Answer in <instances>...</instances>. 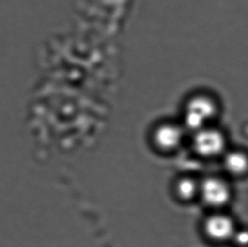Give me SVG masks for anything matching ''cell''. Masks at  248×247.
<instances>
[{"label":"cell","mask_w":248,"mask_h":247,"mask_svg":"<svg viewBox=\"0 0 248 247\" xmlns=\"http://www.w3.org/2000/svg\"><path fill=\"white\" fill-rule=\"evenodd\" d=\"M215 113L216 105L211 98L205 96L192 97L185 108V126L194 131L201 130L214 118Z\"/></svg>","instance_id":"cell-1"},{"label":"cell","mask_w":248,"mask_h":247,"mask_svg":"<svg viewBox=\"0 0 248 247\" xmlns=\"http://www.w3.org/2000/svg\"><path fill=\"white\" fill-rule=\"evenodd\" d=\"M192 142L195 151L202 157L217 156L225 147V137L221 132L206 127L196 131Z\"/></svg>","instance_id":"cell-2"},{"label":"cell","mask_w":248,"mask_h":247,"mask_svg":"<svg viewBox=\"0 0 248 247\" xmlns=\"http://www.w3.org/2000/svg\"><path fill=\"white\" fill-rule=\"evenodd\" d=\"M199 195L205 203L211 207L224 206L230 199V190L227 185L218 178H208L200 184Z\"/></svg>","instance_id":"cell-3"},{"label":"cell","mask_w":248,"mask_h":247,"mask_svg":"<svg viewBox=\"0 0 248 247\" xmlns=\"http://www.w3.org/2000/svg\"><path fill=\"white\" fill-rule=\"evenodd\" d=\"M184 130L176 124H163L155 130L154 140L156 146L164 151H172L181 146Z\"/></svg>","instance_id":"cell-4"},{"label":"cell","mask_w":248,"mask_h":247,"mask_svg":"<svg viewBox=\"0 0 248 247\" xmlns=\"http://www.w3.org/2000/svg\"><path fill=\"white\" fill-rule=\"evenodd\" d=\"M204 231L208 237L214 241H225L233 237L235 226L232 219L222 214L213 215L204 223Z\"/></svg>","instance_id":"cell-5"},{"label":"cell","mask_w":248,"mask_h":247,"mask_svg":"<svg viewBox=\"0 0 248 247\" xmlns=\"http://www.w3.org/2000/svg\"><path fill=\"white\" fill-rule=\"evenodd\" d=\"M199 190L200 184L193 178H181L175 185L176 195L181 200L186 201L193 200L199 195Z\"/></svg>","instance_id":"cell-6"},{"label":"cell","mask_w":248,"mask_h":247,"mask_svg":"<svg viewBox=\"0 0 248 247\" xmlns=\"http://www.w3.org/2000/svg\"><path fill=\"white\" fill-rule=\"evenodd\" d=\"M225 166L232 174H244L248 170V157L239 152L230 153L225 156Z\"/></svg>","instance_id":"cell-7"},{"label":"cell","mask_w":248,"mask_h":247,"mask_svg":"<svg viewBox=\"0 0 248 247\" xmlns=\"http://www.w3.org/2000/svg\"><path fill=\"white\" fill-rule=\"evenodd\" d=\"M234 240L236 244L240 247H247L248 246V231H242L239 232H235L233 235Z\"/></svg>","instance_id":"cell-8"}]
</instances>
